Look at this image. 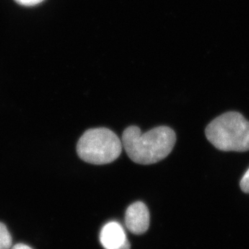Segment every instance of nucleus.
I'll return each mask as SVG.
<instances>
[{"mask_svg":"<svg viewBox=\"0 0 249 249\" xmlns=\"http://www.w3.org/2000/svg\"><path fill=\"white\" fill-rule=\"evenodd\" d=\"M176 134L166 126L156 127L142 134L139 127L130 126L124 129L122 145L134 163L150 165L165 159L173 150Z\"/></svg>","mask_w":249,"mask_h":249,"instance_id":"f257e3e1","label":"nucleus"},{"mask_svg":"<svg viewBox=\"0 0 249 249\" xmlns=\"http://www.w3.org/2000/svg\"><path fill=\"white\" fill-rule=\"evenodd\" d=\"M206 137L218 150H249V121L240 113L230 111L218 116L206 127Z\"/></svg>","mask_w":249,"mask_h":249,"instance_id":"f03ea898","label":"nucleus"},{"mask_svg":"<svg viewBox=\"0 0 249 249\" xmlns=\"http://www.w3.org/2000/svg\"><path fill=\"white\" fill-rule=\"evenodd\" d=\"M122 142L107 128L88 129L77 144V153L87 163L107 164L115 160L122 152Z\"/></svg>","mask_w":249,"mask_h":249,"instance_id":"7ed1b4c3","label":"nucleus"},{"mask_svg":"<svg viewBox=\"0 0 249 249\" xmlns=\"http://www.w3.org/2000/svg\"><path fill=\"white\" fill-rule=\"evenodd\" d=\"M125 225L127 229L136 235L147 231L150 226V213L146 205L137 201L127 208L125 213Z\"/></svg>","mask_w":249,"mask_h":249,"instance_id":"20e7f679","label":"nucleus"},{"mask_svg":"<svg viewBox=\"0 0 249 249\" xmlns=\"http://www.w3.org/2000/svg\"><path fill=\"white\" fill-rule=\"evenodd\" d=\"M100 241L105 249H130L125 232L119 222L106 224L101 229Z\"/></svg>","mask_w":249,"mask_h":249,"instance_id":"39448f33","label":"nucleus"},{"mask_svg":"<svg viewBox=\"0 0 249 249\" xmlns=\"http://www.w3.org/2000/svg\"><path fill=\"white\" fill-rule=\"evenodd\" d=\"M12 245V238L7 228L0 222V249H9Z\"/></svg>","mask_w":249,"mask_h":249,"instance_id":"423d86ee","label":"nucleus"},{"mask_svg":"<svg viewBox=\"0 0 249 249\" xmlns=\"http://www.w3.org/2000/svg\"><path fill=\"white\" fill-rule=\"evenodd\" d=\"M240 187L244 193L249 194V168L241 179Z\"/></svg>","mask_w":249,"mask_h":249,"instance_id":"0eeeda50","label":"nucleus"},{"mask_svg":"<svg viewBox=\"0 0 249 249\" xmlns=\"http://www.w3.org/2000/svg\"><path fill=\"white\" fill-rule=\"evenodd\" d=\"M42 1L43 0H16L18 4L24 5V6H34Z\"/></svg>","mask_w":249,"mask_h":249,"instance_id":"6e6552de","label":"nucleus"},{"mask_svg":"<svg viewBox=\"0 0 249 249\" xmlns=\"http://www.w3.org/2000/svg\"><path fill=\"white\" fill-rule=\"evenodd\" d=\"M12 249H33L29 246L24 245V244H18L13 247Z\"/></svg>","mask_w":249,"mask_h":249,"instance_id":"1a4fd4ad","label":"nucleus"}]
</instances>
